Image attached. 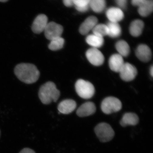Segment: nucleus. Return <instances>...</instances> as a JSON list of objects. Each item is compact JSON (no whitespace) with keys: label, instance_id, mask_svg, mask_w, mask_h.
Instances as JSON below:
<instances>
[{"label":"nucleus","instance_id":"obj_18","mask_svg":"<svg viewBox=\"0 0 153 153\" xmlns=\"http://www.w3.org/2000/svg\"><path fill=\"white\" fill-rule=\"evenodd\" d=\"M153 10V0H146L139 6L138 12L141 16L147 17L152 13Z\"/></svg>","mask_w":153,"mask_h":153},{"label":"nucleus","instance_id":"obj_19","mask_svg":"<svg viewBox=\"0 0 153 153\" xmlns=\"http://www.w3.org/2000/svg\"><path fill=\"white\" fill-rule=\"evenodd\" d=\"M86 41L87 44L92 47V48L97 49L102 47L104 44V39L102 37L93 34L88 35L86 37Z\"/></svg>","mask_w":153,"mask_h":153},{"label":"nucleus","instance_id":"obj_21","mask_svg":"<svg viewBox=\"0 0 153 153\" xmlns=\"http://www.w3.org/2000/svg\"><path fill=\"white\" fill-rule=\"evenodd\" d=\"M116 49L118 52L119 54L123 57H127L130 52L129 46L128 44L124 40L118 41L115 45Z\"/></svg>","mask_w":153,"mask_h":153},{"label":"nucleus","instance_id":"obj_3","mask_svg":"<svg viewBox=\"0 0 153 153\" xmlns=\"http://www.w3.org/2000/svg\"><path fill=\"white\" fill-rule=\"evenodd\" d=\"M94 131L99 140L102 143L110 141L114 136V131L106 123H101L97 125L94 128Z\"/></svg>","mask_w":153,"mask_h":153},{"label":"nucleus","instance_id":"obj_27","mask_svg":"<svg viewBox=\"0 0 153 153\" xmlns=\"http://www.w3.org/2000/svg\"><path fill=\"white\" fill-rule=\"evenodd\" d=\"M75 7L77 11L81 12V13H85V12H87L90 8L89 5L82 7Z\"/></svg>","mask_w":153,"mask_h":153},{"label":"nucleus","instance_id":"obj_24","mask_svg":"<svg viewBox=\"0 0 153 153\" xmlns=\"http://www.w3.org/2000/svg\"><path fill=\"white\" fill-rule=\"evenodd\" d=\"M93 34L103 38L104 36H108V30L106 25L104 24H97L92 30Z\"/></svg>","mask_w":153,"mask_h":153},{"label":"nucleus","instance_id":"obj_33","mask_svg":"<svg viewBox=\"0 0 153 153\" xmlns=\"http://www.w3.org/2000/svg\"><path fill=\"white\" fill-rule=\"evenodd\" d=\"M1 130H0V137H1Z\"/></svg>","mask_w":153,"mask_h":153},{"label":"nucleus","instance_id":"obj_30","mask_svg":"<svg viewBox=\"0 0 153 153\" xmlns=\"http://www.w3.org/2000/svg\"><path fill=\"white\" fill-rule=\"evenodd\" d=\"M19 153H36L35 151L29 148H25L23 149Z\"/></svg>","mask_w":153,"mask_h":153},{"label":"nucleus","instance_id":"obj_15","mask_svg":"<svg viewBox=\"0 0 153 153\" xmlns=\"http://www.w3.org/2000/svg\"><path fill=\"white\" fill-rule=\"evenodd\" d=\"M106 16L109 22L116 23L120 22L124 17L122 10L118 7H111L108 9Z\"/></svg>","mask_w":153,"mask_h":153},{"label":"nucleus","instance_id":"obj_31","mask_svg":"<svg viewBox=\"0 0 153 153\" xmlns=\"http://www.w3.org/2000/svg\"><path fill=\"white\" fill-rule=\"evenodd\" d=\"M150 74L151 76H153V66H151V68H150Z\"/></svg>","mask_w":153,"mask_h":153},{"label":"nucleus","instance_id":"obj_25","mask_svg":"<svg viewBox=\"0 0 153 153\" xmlns=\"http://www.w3.org/2000/svg\"><path fill=\"white\" fill-rule=\"evenodd\" d=\"M90 0H73L75 7H82L89 5Z\"/></svg>","mask_w":153,"mask_h":153},{"label":"nucleus","instance_id":"obj_1","mask_svg":"<svg viewBox=\"0 0 153 153\" xmlns=\"http://www.w3.org/2000/svg\"><path fill=\"white\" fill-rule=\"evenodd\" d=\"M14 72L19 80L28 84L36 82L40 75V71L37 67L31 63L18 64L15 67Z\"/></svg>","mask_w":153,"mask_h":153},{"label":"nucleus","instance_id":"obj_8","mask_svg":"<svg viewBox=\"0 0 153 153\" xmlns=\"http://www.w3.org/2000/svg\"><path fill=\"white\" fill-rule=\"evenodd\" d=\"M121 79L125 81L133 80L137 74L136 68L128 63H125L119 72Z\"/></svg>","mask_w":153,"mask_h":153},{"label":"nucleus","instance_id":"obj_32","mask_svg":"<svg viewBox=\"0 0 153 153\" xmlns=\"http://www.w3.org/2000/svg\"><path fill=\"white\" fill-rule=\"evenodd\" d=\"M8 0H0V2H5L7 1Z\"/></svg>","mask_w":153,"mask_h":153},{"label":"nucleus","instance_id":"obj_26","mask_svg":"<svg viewBox=\"0 0 153 153\" xmlns=\"http://www.w3.org/2000/svg\"><path fill=\"white\" fill-rule=\"evenodd\" d=\"M116 3L119 8L121 10H125L127 5V0H115Z\"/></svg>","mask_w":153,"mask_h":153},{"label":"nucleus","instance_id":"obj_6","mask_svg":"<svg viewBox=\"0 0 153 153\" xmlns=\"http://www.w3.org/2000/svg\"><path fill=\"white\" fill-rule=\"evenodd\" d=\"M63 27L54 22H50L47 24L44 30V34L47 39L49 41L61 37L63 32Z\"/></svg>","mask_w":153,"mask_h":153},{"label":"nucleus","instance_id":"obj_9","mask_svg":"<svg viewBox=\"0 0 153 153\" xmlns=\"http://www.w3.org/2000/svg\"><path fill=\"white\" fill-rule=\"evenodd\" d=\"M48 17L44 14H40L36 17L32 26L33 33L40 34L44 32L48 23Z\"/></svg>","mask_w":153,"mask_h":153},{"label":"nucleus","instance_id":"obj_22","mask_svg":"<svg viewBox=\"0 0 153 153\" xmlns=\"http://www.w3.org/2000/svg\"><path fill=\"white\" fill-rule=\"evenodd\" d=\"M89 7L96 13H101L103 12L106 7L105 0H90Z\"/></svg>","mask_w":153,"mask_h":153},{"label":"nucleus","instance_id":"obj_4","mask_svg":"<svg viewBox=\"0 0 153 153\" xmlns=\"http://www.w3.org/2000/svg\"><path fill=\"white\" fill-rule=\"evenodd\" d=\"M75 89L78 95L85 99L91 98L95 93V88L93 84L82 79H78L76 81Z\"/></svg>","mask_w":153,"mask_h":153},{"label":"nucleus","instance_id":"obj_17","mask_svg":"<svg viewBox=\"0 0 153 153\" xmlns=\"http://www.w3.org/2000/svg\"><path fill=\"white\" fill-rule=\"evenodd\" d=\"M144 27V23L142 20H135L131 22L129 27L131 35L134 37H137L140 36Z\"/></svg>","mask_w":153,"mask_h":153},{"label":"nucleus","instance_id":"obj_2","mask_svg":"<svg viewBox=\"0 0 153 153\" xmlns=\"http://www.w3.org/2000/svg\"><path fill=\"white\" fill-rule=\"evenodd\" d=\"M38 96L43 104H49L52 101L56 102L58 100L60 96V91L54 82L49 81L41 85Z\"/></svg>","mask_w":153,"mask_h":153},{"label":"nucleus","instance_id":"obj_14","mask_svg":"<svg viewBox=\"0 0 153 153\" xmlns=\"http://www.w3.org/2000/svg\"><path fill=\"white\" fill-rule=\"evenodd\" d=\"M108 63L111 69L116 72H120L125 63L123 57L119 54L111 55L110 57Z\"/></svg>","mask_w":153,"mask_h":153},{"label":"nucleus","instance_id":"obj_23","mask_svg":"<svg viewBox=\"0 0 153 153\" xmlns=\"http://www.w3.org/2000/svg\"><path fill=\"white\" fill-rule=\"evenodd\" d=\"M50 41L48 48L50 50L54 51L62 49L65 43V40L61 37L55 38Z\"/></svg>","mask_w":153,"mask_h":153},{"label":"nucleus","instance_id":"obj_20","mask_svg":"<svg viewBox=\"0 0 153 153\" xmlns=\"http://www.w3.org/2000/svg\"><path fill=\"white\" fill-rule=\"evenodd\" d=\"M108 30V36L112 38L119 37L121 34V28L118 23L109 22L106 25Z\"/></svg>","mask_w":153,"mask_h":153},{"label":"nucleus","instance_id":"obj_12","mask_svg":"<svg viewBox=\"0 0 153 153\" xmlns=\"http://www.w3.org/2000/svg\"><path fill=\"white\" fill-rule=\"evenodd\" d=\"M98 19L94 16L88 17L81 24L79 28V32L82 35L87 34L92 30L96 25H97Z\"/></svg>","mask_w":153,"mask_h":153},{"label":"nucleus","instance_id":"obj_16","mask_svg":"<svg viewBox=\"0 0 153 153\" xmlns=\"http://www.w3.org/2000/svg\"><path fill=\"white\" fill-rule=\"evenodd\" d=\"M139 118L137 115L133 113H126L123 115L120 121L122 126H136L139 123Z\"/></svg>","mask_w":153,"mask_h":153},{"label":"nucleus","instance_id":"obj_28","mask_svg":"<svg viewBox=\"0 0 153 153\" xmlns=\"http://www.w3.org/2000/svg\"><path fill=\"white\" fill-rule=\"evenodd\" d=\"M146 1V0H131V2L133 5L138 7Z\"/></svg>","mask_w":153,"mask_h":153},{"label":"nucleus","instance_id":"obj_10","mask_svg":"<svg viewBox=\"0 0 153 153\" xmlns=\"http://www.w3.org/2000/svg\"><path fill=\"white\" fill-rule=\"evenodd\" d=\"M96 111L95 105L91 102H88L79 106L76 114L79 117H83L94 114Z\"/></svg>","mask_w":153,"mask_h":153},{"label":"nucleus","instance_id":"obj_13","mask_svg":"<svg viewBox=\"0 0 153 153\" xmlns=\"http://www.w3.org/2000/svg\"><path fill=\"white\" fill-rule=\"evenodd\" d=\"M76 107V102L73 100L67 99L61 101L58 104L57 108L61 113L67 114L73 112Z\"/></svg>","mask_w":153,"mask_h":153},{"label":"nucleus","instance_id":"obj_5","mask_svg":"<svg viewBox=\"0 0 153 153\" xmlns=\"http://www.w3.org/2000/svg\"><path fill=\"white\" fill-rule=\"evenodd\" d=\"M122 107L121 102L118 99L113 97H109L105 98L101 105L102 111L106 114L118 112L121 109Z\"/></svg>","mask_w":153,"mask_h":153},{"label":"nucleus","instance_id":"obj_11","mask_svg":"<svg viewBox=\"0 0 153 153\" xmlns=\"http://www.w3.org/2000/svg\"><path fill=\"white\" fill-rule=\"evenodd\" d=\"M136 55L137 58L143 62H148L151 60L152 53L149 47L145 44H140L137 47Z\"/></svg>","mask_w":153,"mask_h":153},{"label":"nucleus","instance_id":"obj_7","mask_svg":"<svg viewBox=\"0 0 153 153\" xmlns=\"http://www.w3.org/2000/svg\"><path fill=\"white\" fill-rule=\"evenodd\" d=\"M86 56L89 62L94 66H101L104 63V57L103 54L97 48L88 49L86 51Z\"/></svg>","mask_w":153,"mask_h":153},{"label":"nucleus","instance_id":"obj_29","mask_svg":"<svg viewBox=\"0 0 153 153\" xmlns=\"http://www.w3.org/2000/svg\"><path fill=\"white\" fill-rule=\"evenodd\" d=\"M63 3L66 7H71L74 5L73 0H63Z\"/></svg>","mask_w":153,"mask_h":153}]
</instances>
